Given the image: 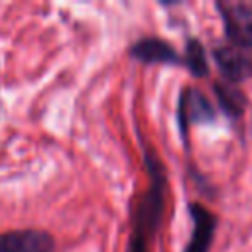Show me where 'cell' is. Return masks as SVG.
<instances>
[{
  "mask_svg": "<svg viewBox=\"0 0 252 252\" xmlns=\"http://www.w3.org/2000/svg\"><path fill=\"white\" fill-rule=\"evenodd\" d=\"M130 57L140 61V63H148V65H183V55H179L165 39L156 37V35H146L140 37L132 43L130 47Z\"/></svg>",
  "mask_w": 252,
  "mask_h": 252,
  "instance_id": "7",
  "label": "cell"
},
{
  "mask_svg": "<svg viewBox=\"0 0 252 252\" xmlns=\"http://www.w3.org/2000/svg\"><path fill=\"white\" fill-rule=\"evenodd\" d=\"M183 63H185V69L195 77H207L209 75V63H207L205 47L197 37L187 39L185 53H183Z\"/></svg>",
  "mask_w": 252,
  "mask_h": 252,
  "instance_id": "9",
  "label": "cell"
},
{
  "mask_svg": "<svg viewBox=\"0 0 252 252\" xmlns=\"http://www.w3.org/2000/svg\"><path fill=\"white\" fill-rule=\"evenodd\" d=\"M217 120V110L213 102L195 87H185L177 102V122L183 140H187V130L191 124H209Z\"/></svg>",
  "mask_w": 252,
  "mask_h": 252,
  "instance_id": "3",
  "label": "cell"
},
{
  "mask_svg": "<svg viewBox=\"0 0 252 252\" xmlns=\"http://www.w3.org/2000/svg\"><path fill=\"white\" fill-rule=\"evenodd\" d=\"M228 43L252 49V2H217Z\"/></svg>",
  "mask_w": 252,
  "mask_h": 252,
  "instance_id": "2",
  "label": "cell"
},
{
  "mask_svg": "<svg viewBox=\"0 0 252 252\" xmlns=\"http://www.w3.org/2000/svg\"><path fill=\"white\" fill-rule=\"evenodd\" d=\"M0 252H55V238L39 228L0 232Z\"/></svg>",
  "mask_w": 252,
  "mask_h": 252,
  "instance_id": "5",
  "label": "cell"
},
{
  "mask_svg": "<svg viewBox=\"0 0 252 252\" xmlns=\"http://www.w3.org/2000/svg\"><path fill=\"white\" fill-rule=\"evenodd\" d=\"M215 93H217V100L220 104V108L230 116V118H240L246 106V96L230 83H215L213 85Z\"/></svg>",
  "mask_w": 252,
  "mask_h": 252,
  "instance_id": "8",
  "label": "cell"
},
{
  "mask_svg": "<svg viewBox=\"0 0 252 252\" xmlns=\"http://www.w3.org/2000/svg\"><path fill=\"white\" fill-rule=\"evenodd\" d=\"M144 165L148 171V189L132 209L126 252H152L167 207V171L148 144H144Z\"/></svg>",
  "mask_w": 252,
  "mask_h": 252,
  "instance_id": "1",
  "label": "cell"
},
{
  "mask_svg": "<svg viewBox=\"0 0 252 252\" xmlns=\"http://www.w3.org/2000/svg\"><path fill=\"white\" fill-rule=\"evenodd\" d=\"M187 211H189L193 228H191V238L185 244L183 252H209L211 244H213V238H215L217 224H219L217 215L211 209H207L205 205L197 203V201L189 203Z\"/></svg>",
  "mask_w": 252,
  "mask_h": 252,
  "instance_id": "6",
  "label": "cell"
},
{
  "mask_svg": "<svg viewBox=\"0 0 252 252\" xmlns=\"http://www.w3.org/2000/svg\"><path fill=\"white\" fill-rule=\"evenodd\" d=\"M213 59L224 79V83H242L252 77V53L250 49L234 43H220L213 47Z\"/></svg>",
  "mask_w": 252,
  "mask_h": 252,
  "instance_id": "4",
  "label": "cell"
}]
</instances>
